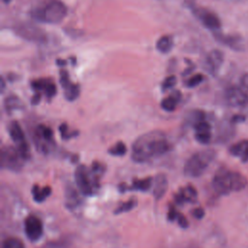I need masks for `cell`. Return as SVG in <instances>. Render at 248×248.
Instances as JSON below:
<instances>
[{"instance_id":"cell-14","label":"cell","mask_w":248,"mask_h":248,"mask_svg":"<svg viewBox=\"0 0 248 248\" xmlns=\"http://www.w3.org/2000/svg\"><path fill=\"white\" fill-rule=\"evenodd\" d=\"M194 129L196 131L195 138L201 143H207L211 139V127L210 124L204 120V118H201L195 121Z\"/></svg>"},{"instance_id":"cell-31","label":"cell","mask_w":248,"mask_h":248,"mask_svg":"<svg viewBox=\"0 0 248 248\" xmlns=\"http://www.w3.org/2000/svg\"><path fill=\"white\" fill-rule=\"evenodd\" d=\"M19 104V100L16 97H10L7 98V100L5 101V107L7 108V110L12 109V108H16V105Z\"/></svg>"},{"instance_id":"cell-19","label":"cell","mask_w":248,"mask_h":248,"mask_svg":"<svg viewBox=\"0 0 248 248\" xmlns=\"http://www.w3.org/2000/svg\"><path fill=\"white\" fill-rule=\"evenodd\" d=\"M197 200V191L192 186H187L184 189H181L175 195V201L177 203L182 204L184 202H192Z\"/></svg>"},{"instance_id":"cell-18","label":"cell","mask_w":248,"mask_h":248,"mask_svg":"<svg viewBox=\"0 0 248 248\" xmlns=\"http://www.w3.org/2000/svg\"><path fill=\"white\" fill-rule=\"evenodd\" d=\"M153 186V195L156 200H160L166 193L168 189V179L167 176L163 173H159L154 178Z\"/></svg>"},{"instance_id":"cell-6","label":"cell","mask_w":248,"mask_h":248,"mask_svg":"<svg viewBox=\"0 0 248 248\" xmlns=\"http://www.w3.org/2000/svg\"><path fill=\"white\" fill-rule=\"evenodd\" d=\"M15 31L21 38L28 40L30 42L41 44L46 41V35L44 32V30L31 23H19L15 27Z\"/></svg>"},{"instance_id":"cell-29","label":"cell","mask_w":248,"mask_h":248,"mask_svg":"<svg viewBox=\"0 0 248 248\" xmlns=\"http://www.w3.org/2000/svg\"><path fill=\"white\" fill-rule=\"evenodd\" d=\"M239 86V88L241 89V91L243 92V94L247 97L248 99V73L244 74L239 80V83L237 84Z\"/></svg>"},{"instance_id":"cell-7","label":"cell","mask_w":248,"mask_h":248,"mask_svg":"<svg viewBox=\"0 0 248 248\" xmlns=\"http://www.w3.org/2000/svg\"><path fill=\"white\" fill-rule=\"evenodd\" d=\"M23 157L18 149L13 146H5L1 150V167L12 170H18L22 167Z\"/></svg>"},{"instance_id":"cell-32","label":"cell","mask_w":248,"mask_h":248,"mask_svg":"<svg viewBox=\"0 0 248 248\" xmlns=\"http://www.w3.org/2000/svg\"><path fill=\"white\" fill-rule=\"evenodd\" d=\"M176 220H177L178 225H179L181 228L186 229V228L188 227V221H187L186 217H185L184 215H182L181 213H179V212H178L177 217H176Z\"/></svg>"},{"instance_id":"cell-10","label":"cell","mask_w":248,"mask_h":248,"mask_svg":"<svg viewBox=\"0 0 248 248\" xmlns=\"http://www.w3.org/2000/svg\"><path fill=\"white\" fill-rule=\"evenodd\" d=\"M24 232L31 241H37L43 234V224L35 215H29L24 221Z\"/></svg>"},{"instance_id":"cell-36","label":"cell","mask_w":248,"mask_h":248,"mask_svg":"<svg viewBox=\"0 0 248 248\" xmlns=\"http://www.w3.org/2000/svg\"><path fill=\"white\" fill-rule=\"evenodd\" d=\"M4 87H5V82H4V78H1V91L4 90Z\"/></svg>"},{"instance_id":"cell-35","label":"cell","mask_w":248,"mask_h":248,"mask_svg":"<svg viewBox=\"0 0 248 248\" xmlns=\"http://www.w3.org/2000/svg\"><path fill=\"white\" fill-rule=\"evenodd\" d=\"M40 99H41V93H40V92H37V93L34 95V97L32 98V103H33L34 105H36V104H38V103L40 102Z\"/></svg>"},{"instance_id":"cell-2","label":"cell","mask_w":248,"mask_h":248,"mask_svg":"<svg viewBox=\"0 0 248 248\" xmlns=\"http://www.w3.org/2000/svg\"><path fill=\"white\" fill-rule=\"evenodd\" d=\"M248 184V180L241 172L226 168L219 169L212 179V186L219 195H228L243 190Z\"/></svg>"},{"instance_id":"cell-22","label":"cell","mask_w":248,"mask_h":248,"mask_svg":"<svg viewBox=\"0 0 248 248\" xmlns=\"http://www.w3.org/2000/svg\"><path fill=\"white\" fill-rule=\"evenodd\" d=\"M51 193V189L49 186H46L44 188H41L38 185H34L32 188V195L36 202H42L45 201Z\"/></svg>"},{"instance_id":"cell-26","label":"cell","mask_w":248,"mask_h":248,"mask_svg":"<svg viewBox=\"0 0 248 248\" xmlns=\"http://www.w3.org/2000/svg\"><path fill=\"white\" fill-rule=\"evenodd\" d=\"M138 203V201L136 199H130L129 201L123 202L121 205H119L115 210L114 213L115 214H119V213H123V212H127L131 209H133Z\"/></svg>"},{"instance_id":"cell-34","label":"cell","mask_w":248,"mask_h":248,"mask_svg":"<svg viewBox=\"0 0 248 248\" xmlns=\"http://www.w3.org/2000/svg\"><path fill=\"white\" fill-rule=\"evenodd\" d=\"M192 214H193V216H194L195 218H197V219H201V218H202V217H203V215H204V211H203V209H202V208L198 207V208H195V209L192 211Z\"/></svg>"},{"instance_id":"cell-12","label":"cell","mask_w":248,"mask_h":248,"mask_svg":"<svg viewBox=\"0 0 248 248\" xmlns=\"http://www.w3.org/2000/svg\"><path fill=\"white\" fill-rule=\"evenodd\" d=\"M214 38L217 42H219L220 44L227 46L228 47L233 49V50H242L244 47L243 45V40L240 36L238 35H227V34H223L220 31L214 32Z\"/></svg>"},{"instance_id":"cell-9","label":"cell","mask_w":248,"mask_h":248,"mask_svg":"<svg viewBox=\"0 0 248 248\" xmlns=\"http://www.w3.org/2000/svg\"><path fill=\"white\" fill-rule=\"evenodd\" d=\"M8 131L12 140L16 144V148L18 149L19 153L24 160H27L29 158V146L25 140L24 133L20 125L16 121H13L9 124Z\"/></svg>"},{"instance_id":"cell-27","label":"cell","mask_w":248,"mask_h":248,"mask_svg":"<svg viewBox=\"0 0 248 248\" xmlns=\"http://www.w3.org/2000/svg\"><path fill=\"white\" fill-rule=\"evenodd\" d=\"M126 151H127L126 145H125V143H123L121 141L115 143L113 146H111L108 149V153L113 156H122L126 153Z\"/></svg>"},{"instance_id":"cell-25","label":"cell","mask_w":248,"mask_h":248,"mask_svg":"<svg viewBox=\"0 0 248 248\" xmlns=\"http://www.w3.org/2000/svg\"><path fill=\"white\" fill-rule=\"evenodd\" d=\"M1 248H25L24 243L17 237H7L2 242Z\"/></svg>"},{"instance_id":"cell-28","label":"cell","mask_w":248,"mask_h":248,"mask_svg":"<svg viewBox=\"0 0 248 248\" xmlns=\"http://www.w3.org/2000/svg\"><path fill=\"white\" fill-rule=\"evenodd\" d=\"M202 80H203V76L202 74H196L186 81V86L187 87H195V86L199 85Z\"/></svg>"},{"instance_id":"cell-17","label":"cell","mask_w":248,"mask_h":248,"mask_svg":"<svg viewBox=\"0 0 248 248\" xmlns=\"http://www.w3.org/2000/svg\"><path fill=\"white\" fill-rule=\"evenodd\" d=\"M230 153L235 157H238L242 162L248 161V140H242L232 144L230 149Z\"/></svg>"},{"instance_id":"cell-21","label":"cell","mask_w":248,"mask_h":248,"mask_svg":"<svg viewBox=\"0 0 248 248\" xmlns=\"http://www.w3.org/2000/svg\"><path fill=\"white\" fill-rule=\"evenodd\" d=\"M173 46V41L172 38L169 35L162 36L156 43V48L161 52V53H169Z\"/></svg>"},{"instance_id":"cell-37","label":"cell","mask_w":248,"mask_h":248,"mask_svg":"<svg viewBox=\"0 0 248 248\" xmlns=\"http://www.w3.org/2000/svg\"><path fill=\"white\" fill-rule=\"evenodd\" d=\"M3 1H4V2H5V3H9V2H10V1H11V0H3Z\"/></svg>"},{"instance_id":"cell-4","label":"cell","mask_w":248,"mask_h":248,"mask_svg":"<svg viewBox=\"0 0 248 248\" xmlns=\"http://www.w3.org/2000/svg\"><path fill=\"white\" fill-rule=\"evenodd\" d=\"M216 153L213 149H204L193 154L184 166V174L189 177H198L202 175L211 162Z\"/></svg>"},{"instance_id":"cell-30","label":"cell","mask_w":248,"mask_h":248,"mask_svg":"<svg viewBox=\"0 0 248 248\" xmlns=\"http://www.w3.org/2000/svg\"><path fill=\"white\" fill-rule=\"evenodd\" d=\"M176 83V78L174 76H170L168 77L162 83V90L166 91L168 89H170L171 87H173Z\"/></svg>"},{"instance_id":"cell-23","label":"cell","mask_w":248,"mask_h":248,"mask_svg":"<svg viewBox=\"0 0 248 248\" xmlns=\"http://www.w3.org/2000/svg\"><path fill=\"white\" fill-rule=\"evenodd\" d=\"M36 136L45 142V145H44L45 150H46V145L52 142V136H53L52 130L46 126L40 125L37 129Z\"/></svg>"},{"instance_id":"cell-3","label":"cell","mask_w":248,"mask_h":248,"mask_svg":"<svg viewBox=\"0 0 248 248\" xmlns=\"http://www.w3.org/2000/svg\"><path fill=\"white\" fill-rule=\"evenodd\" d=\"M67 15V7L59 0H46L31 11V16L40 22L57 24Z\"/></svg>"},{"instance_id":"cell-8","label":"cell","mask_w":248,"mask_h":248,"mask_svg":"<svg viewBox=\"0 0 248 248\" xmlns=\"http://www.w3.org/2000/svg\"><path fill=\"white\" fill-rule=\"evenodd\" d=\"M193 13L202 24L210 31L217 32L221 28V20L218 16L212 11L202 7H193Z\"/></svg>"},{"instance_id":"cell-20","label":"cell","mask_w":248,"mask_h":248,"mask_svg":"<svg viewBox=\"0 0 248 248\" xmlns=\"http://www.w3.org/2000/svg\"><path fill=\"white\" fill-rule=\"evenodd\" d=\"M180 98L179 92H174L173 94L166 97L161 102V107L166 111H172L175 109Z\"/></svg>"},{"instance_id":"cell-1","label":"cell","mask_w":248,"mask_h":248,"mask_svg":"<svg viewBox=\"0 0 248 248\" xmlns=\"http://www.w3.org/2000/svg\"><path fill=\"white\" fill-rule=\"evenodd\" d=\"M170 149V143L166 135L159 130H154L139 137L132 147V159L137 163H144L158 158Z\"/></svg>"},{"instance_id":"cell-13","label":"cell","mask_w":248,"mask_h":248,"mask_svg":"<svg viewBox=\"0 0 248 248\" xmlns=\"http://www.w3.org/2000/svg\"><path fill=\"white\" fill-rule=\"evenodd\" d=\"M223 61H224L223 52L219 49H213L206 55L204 60V66L210 74L215 75L219 71L220 67L222 66Z\"/></svg>"},{"instance_id":"cell-11","label":"cell","mask_w":248,"mask_h":248,"mask_svg":"<svg viewBox=\"0 0 248 248\" xmlns=\"http://www.w3.org/2000/svg\"><path fill=\"white\" fill-rule=\"evenodd\" d=\"M60 83L64 89L65 98L68 101L76 100L79 95V85L73 83L69 78L68 72L62 70L60 72Z\"/></svg>"},{"instance_id":"cell-16","label":"cell","mask_w":248,"mask_h":248,"mask_svg":"<svg viewBox=\"0 0 248 248\" xmlns=\"http://www.w3.org/2000/svg\"><path fill=\"white\" fill-rule=\"evenodd\" d=\"M31 86L37 92H44L47 98H51L56 94V86L51 79L40 78L33 80Z\"/></svg>"},{"instance_id":"cell-15","label":"cell","mask_w":248,"mask_h":248,"mask_svg":"<svg viewBox=\"0 0 248 248\" xmlns=\"http://www.w3.org/2000/svg\"><path fill=\"white\" fill-rule=\"evenodd\" d=\"M226 100L231 106L233 107H239L248 104L247 97L243 94L238 85H232L227 89Z\"/></svg>"},{"instance_id":"cell-33","label":"cell","mask_w":248,"mask_h":248,"mask_svg":"<svg viewBox=\"0 0 248 248\" xmlns=\"http://www.w3.org/2000/svg\"><path fill=\"white\" fill-rule=\"evenodd\" d=\"M177 214H178V211L173 207V206H170V210H169V213H168V219L169 221H173L176 219L177 217Z\"/></svg>"},{"instance_id":"cell-24","label":"cell","mask_w":248,"mask_h":248,"mask_svg":"<svg viewBox=\"0 0 248 248\" xmlns=\"http://www.w3.org/2000/svg\"><path fill=\"white\" fill-rule=\"evenodd\" d=\"M152 183H153V179L150 176L146 177V178H143V179H135L132 186L129 189L145 192V191H148L151 188Z\"/></svg>"},{"instance_id":"cell-5","label":"cell","mask_w":248,"mask_h":248,"mask_svg":"<svg viewBox=\"0 0 248 248\" xmlns=\"http://www.w3.org/2000/svg\"><path fill=\"white\" fill-rule=\"evenodd\" d=\"M102 172L95 170L88 169L84 165L77 168L75 172V179L78 189L86 196H91L99 188V180Z\"/></svg>"}]
</instances>
